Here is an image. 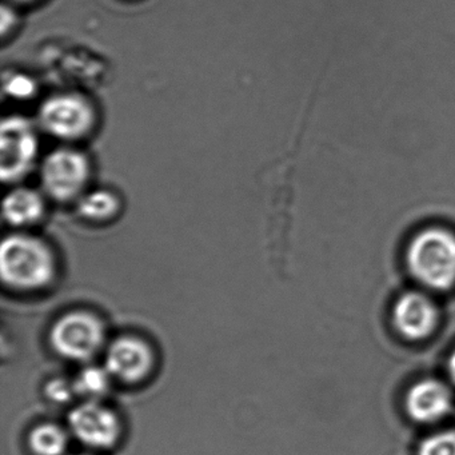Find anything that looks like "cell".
<instances>
[{"label": "cell", "instance_id": "obj_1", "mask_svg": "<svg viewBox=\"0 0 455 455\" xmlns=\"http://www.w3.org/2000/svg\"><path fill=\"white\" fill-rule=\"evenodd\" d=\"M0 274L4 283L14 289H42L54 279L57 259L44 239L28 233H12L0 246Z\"/></svg>", "mask_w": 455, "mask_h": 455}, {"label": "cell", "instance_id": "obj_2", "mask_svg": "<svg viewBox=\"0 0 455 455\" xmlns=\"http://www.w3.org/2000/svg\"><path fill=\"white\" fill-rule=\"evenodd\" d=\"M412 275L434 290L455 283V236L442 228H428L415 236L407 251Z\"/></svg>", "mask_w": 455, "mask_h": 455}, {"label": "cell", "instance_id": "obj_3", "mask_svg": "<svg viewBox=\"0 0 455 455\" xmlns=\"http://www.w3.org/2000/svg\"><path fill=\"white\" fill-rule=\"evenodd\" d=\"M38 124L50 137L63 142L84 140L97 124V111L84 95L58 92L44 100L38 110Z\"/></svg>", "mask_w": 455, "mask_h": 455}, {"label": "cell", "instance_id": "obj_4", "mask_svg": "<svg viewBox=\"0 0 455 455\" xmlns=\"http://www.w3.org/2000/svg\"><path fill=\"white\" fill-rule=\"evenodd\" d=\"M92 164L78 148H58L42 162L41 183L44 194L57 202H70L86 193Z\"/></svg>", "mask_w": 455, "mask_h": 455}, {"label": "cell", "instance_id": "obj_5", "mask_svg": "<svg viewBox=\"0 0 455 455\" xmlns=\"http://www.w3.org/2000/svg\"><path fill=\"white\" fill-rule=\"evenodd\" d=\"M2 180L18 183L36 166L39 154L38 132L25 116H12L2 122Z\"/></svg>", "mask_w": 455, "mask_h": 455}, {"label": "cell", "instance_id": "obj_6", "mask_svg": "<svg viewBox=\"0 0 455 455\" xmlns=\"http://www.w3.org/2000/svg\"><path fill=\"white\" fill-rule=\"evenodd\" d=\"M52 347L73 361L92 358L105 342V327L92 314L71 313L62 316L50 332Z\"/></svg>", "mask_w": 455, "mask_h": 455}, {"label": "cell", "instance_id": "obj_7", "mask_svg": "<svg viewBox=\"0 0 455 455\" xmlns=\"http://www.w3.org/2000/svg\"><path fill=\"white\" fill-rule=\"evenodd\" d=\"M71 433L86 446L108 449L119 438L121 425L113 410L89 399L71 410L68 415Z\"/></svg>", "mask_w": 455, "mask_h": 455}, {"label": "cell", "instance_id": "obj_8", "mask_svg": "<svg viewBox=\"0 0 455 455\" xmlns=\"http://www.w3.org/2000/svg\"><path fill=\"white\" fill-rule=\"evenodd\" d=\"M153 354L143 340L122 337L114 340L106 355V369L111 377L124 382H138L150 371Z\"/></svg>", "mask_w": 455, "mask_h": 455}, {"label": "cell", "instance_id": "obj_9", "mask_svg": "<svg viewBox=\"0 0 455 455\" xmlns=\"http://www.w3.org/2000/svg\"><path fill=\"white\" fill-rule=\"evenodd\" d=\"M438 321L435 305L419 292H407L396 300L394 323L403 337L422 339L427 337Z\"/></svg>", "mask_w": 455, "mask_h": 455}, {"label": "cell", "instance_id": "obj_10", "mask_svg": "<svg viewBox=\"0 0 455 455\" xmlns=\"http://www.w3.org/2000/svg\"><path fill=\"white\" fill-rule=\"evenodd\" d=\"M406 409L417 422H436L451 410V395L446 386L438 380H420L407 393Z\"/></svg>", "mask_w": 455, "mask_h": 455}, {"label": "cell", "instance_id": "obj_11", "mask_svg": "<svg viewBox=\"0 0 455 455\" xmlns=\"http://www.w3.org/2000/svg\"><path fill=\"white\" fill-rule=\"evenodd\" d=\"M44 196L34 188L18 186L4 196V218L12 228H30L44 218Z\"/></svg>", "mask_w": 455, "mask_h": 455}, {"label": "cell", "instance_id": "obj_12", "mask_svg": "<svg viewBox=\"0 0 455 455\" xmlns=\"http://www.w3.org/2000/svg\"><path fill=\"white\" fill-rule=\"evenodd\" d=\"M119 210V198L110 190L89 191L78 199L79 214L90 222H108L118 215Z\"/></svg>", "mask_w": 455, "mask_h": 455}, {"label": "cell", "instance_id": "obj_13", "mask_svg": "<svg viewBox=\"0 0 455 455\" xmlns=\"http://www.w3.org/2000/svg\"><path fill=\"white\" fill-rule=\"evenodd\" d=\"M28 442L36 455H62L68 449V434L60 426L44 423L31 431Z\"/></svg>", "mask_w": 455, "mask_h": 455}, {"label": "cell", "instance_id": "obj_14", "mask_svg": "<svg viewBox=\"0 0 455 455\" xmlns=\"http://www.w3.org/2000/svg\"><path fill=\"white\" fill-rule=\"evenodd\" d=\"M110 372L102 367L89 366L79 372L74 379V388L78 395L86 396L89 399H98L105 395L110 387Z\"/></svg>", "mask_w": 455, "mask_h": 455}, {"label": "cell", "instance_id": "obj_15", "mask_svg": "<svg viewBox=\"0 0 455 455\" xmlns=\"http://www.w3.org/2000/svg\"><path fill=\"white\" fill-rule=\"evenodd\" d=\"M418 455H455V431L428 436L420 443Z\"/></svg>", "mask_w": 455, "mask_h": 455}, {"label": "cell", "instance_id": "obj_16", "mask_svg": "<svg viewBox=\"0 0 455 455\" xmlns=\"http://www.w3.org/2000/svg\"><path fill=\"white\" fill-rule=\"evenodd\" d=\"M47 395L57 403H66L76 395L74 383L68 379H52L46 387Z\"/></svg>", "mask_w": 455, "mask_h": 455}, {"label": "cell", "instance_id": "obj_17", "mask_svg": "<svg viewBox=\"0 0 455 455\" xmlns=\"http://www.w3.org/2000/svg\"><path fill=\"white\" fill-rule=\"evenodd\" d=\"M7 92L14 95V97L28 98L33 95L34 84L31 82V79L18 76V78H14L10 82V89Z\"/></svg>", "mask_w": 455, "mask_h": 455}, {"label": "cell", "instance_id": "obj_18", "mask_svg": "<svg viewBox=\"0 0 455 455\" xmlns=\"http://www.w3.org/2000/svg\"><path fill=\"white\" fill-rule=\"evenodd\" d=\"M15 23V15L12 14V10L4 7V14H2V34L6 36L7 31L12 30Z\"/></svg>", "mask_w": 455, "mask_h": 455}, {"label": "cell", "instance_id": "obj_19", "mask_svg": "<svg viewBox=\"0 0 455 455\" xmlns=\"http://www.w3.org/2000/svg\"><path fill=\"white\" fill-rule=\"evenodd\" d=\"M449 374L451 377L452 382L455 383V351L450 356L449 361Z\"/></svg>", "mask_w": 455, "mask_h": 455}, {"label": "cell", "instance_id": "obj_20", "mask_svg": "<svg viewBox=\"0 0 455 455\" xmlns=\"http://www.w3.org/2000/svg\"><path fill=\"white\" fill-rule=\"evenodd\" d=\"M17 2H23V4H26V2H31V0H17Z\"/></svg>", "mask_w": 455, "mask_h": 455}]
</instances>
